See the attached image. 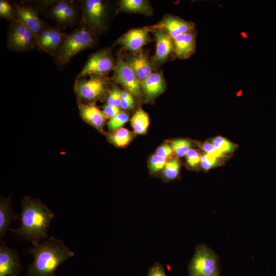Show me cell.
I'll return each mask as SVG.
<instances>
[{
    "label": "cell",
    "mask_w": 276,
    "mask_h": 276,
    "mask_svg": "<svg viewBox=\"0 0 276 276\" xmlns=\"http://www.w3.org/2000/svg\"><path fill=\"white\" fill-rule=\"evenodd\" d=\"M19 215L20 225L16 229L9 228L24 239L38 244L48 237V229L55 215L40 200L26 196L22 199Z\"/></svg>",
    "instance_id": "cell-1"
},
{
    "label": "cell",
    "mask_w": 276,
    "mask_h": 276,
    "mask_svg": "<svg viewBox=\"0 0 276 276\" xmlns=\"http://www.w3.org/2000/svg\"><path fill=\"white\" fill-rule=\"evenodd\" d=\"M33 261L28 267L27 276H54L58 267L75 253L59 239L53 236L28 249Z\"/></svg>",
    "instance_id": "cell-2"
},
{
    "label": "cell",
    "mask_w": 276,
    "mask_h": 276,
    "mask_svg": "<svg viewBox=\"0 0 276 276\" xmlns=\"http://www.w3.org/2000/svg\"><path fill=\"white\" fill-rule=\"evenodd\" d=\"M190 276H218L217 255L203 244L198 245L188 266Z\"/></svg>",
    "instance_id": "cell-3"
},
{
    "label": "cell",
    "mask_w": 276,
    "mask_h": 276,
    "mask_svg": "<svg viewBox=\"0 0 276 276\" xmlns=\"http://www.w3.org/2000/svg\"><path fill=\"white\" fill-rule=\"evenodd\" d=\"M94 41L91 33L82 28L65 36L57 51V57L62 63L68 62L81 51L91 46Z\"/></svg>",
    "instance_id": "cell-4"
},
{
    "label": "cell",
    "mask_w": 276,
    "mask_h": 276,
    "mask_svg": "<svg viewBox=\"0 0 276 276\" xmlns=\"http://www.w3.org/2000/svg\"><path fill=\"white\" fill-rule=\"evenodd\" d=\"M74 89L79 98L92 102L100 99L105 94L107 83L104 78L98 75H90L88 79H77Z\"/></svg>",
    "instance_id": "cell-5"
},
{
    "label": "cell",
    "mask_w": 276,
    "mask_h": 276,
    "mask_svg": "<svg viewBox=\"0 0 276 276\" xmlns=\"http://www.w3.org/2000/svg\"><path fill=\"white\" fill-rule=\"evenodd\" d=\"M114 67L112 57L107 50H103L91 55L78 77L102 75L108 73Z\"/></svg>",
    "instance_id": "cell-6"
},
{
    "label": "cell",
    "mask_w": 276,
    "mask_h": 276,
    "mask_svg": "<svg viewBox=\"0 0 276 276\" xmlns=\"http://www.w3.org/2000/svg\"><path fill=\"white\" fill-rule=\"evenodd\" d=\"M114 79L136 97L141 94V82L127 62L121 57L118 58Z\"/></svg>",
    "instance_id": "cell-7"
},
{
    "label": "cell",
    "mask_w": 276,
    "mask_h": 276,
    "mask_svg": "<svg viewBox=\"0 0 276 276\" xmlns=\"http://www.w3.org/2000/svg\"><path fill=\"white\" fill-rule=\"evenodd\" d=\"M21 266L18 252L1 241L0 276H18Z\"/></svg>",
    "instance_id": "cell-8"
},
{
    "label": "cell",
    "mask_w": 276,
    "mask_h": 276,
    "mask_svg": "<svg viewBox=\"0 0 276 276\" xmlns=\"http://www.w3.org/2000/svg\"><path fill=\"white\" fill-rule=\"evenodd\" d=\"M34 35L33 33L18 20L14 22L9 34L8 43L16 51H24L32 44Z\"/></svg>",
    "instance_id": "cell-9"
},
{
    "label": "cell",
    "mask_w": 276,
    "mask_h": 276,
    "mask_svg": "<svg viewBox=\"0 0 276 276\" xmlns=\"http://www.w3.org/2000/svg\"><path fill=\"white\" fill-rule=\"evenodd\" d=\"M153 27L166 32L174 39L180 35L192 32L194 25L178 17H168Z\"/></svg>",
    "instance_id": "cell-10"
},
{
    "label": "cell",
    "mask_w": 276,
    "mask_h": 276,
    "mask_svg": "<svg viewBox=\"0 0 276 276\" xmlns=\"http://www.w3.org/2000/svg\"><path fill=\"white\" fill-rule=\"evenodd\" d=\"M85 21L94 28L102 27L105 15V6L101 0H86L83 5Z\"/></svg>",
    "instance_id": "cell-11"
},
{
    "label": "cell",
    "mask_w": 276,
    "mask_h": 276,
    "mask_svg": "<svg viewBox=\"0 0 276 276\" xmlns=\"http://www.w3.org/2000/svg\"><path fill=\"white\" fill-rule=\"evenodd\" d=\"M65 36L55 28H47L42 30L38 35L37 44L44 51L52 53L58 51Z\"/></svg>",
    "instance_id": "cell-12"
},
{
    "label": "cell",
    "mask_w": 276,
    "mask_h": 276,
    "mask_svg": "<svg viewBox=\"0 0 276 276\" xmlns=\"http://www.w3.org/2000/svg\"><path fill=\"white\" fill-rule=\"evenodd\" d=\"M149 40L148 30L139 28L131 30L120 39V43L131 52H137Z\"/></svg>",
    "instance_id": "cell-13"
},
{
    "label": "cell",
    "mask_w": 276,
    "mask_h": 276,
    "mask_svg": "<svg viewBox=\"0 0 276 276\" xmlns=\"http://www.w3.org/2000/svg\"><path fill=\"white\" fill-rule=\"evenodd\" d=\"M15 14L18 20L22 22L35 35L42 31V22L34 9L28 6H18Z\"/></svg>",
    "instance_id": "cell-14"
},
{
    "label": "cell",
    "mask_w": 276,
    "mask_h": 276,
    "mask_svg": "<svg viewBox=\"0 0 276 276\" xmlns=\"http://www.w3.org/2000/svg\"><path fill=\"white\" fill-rule=\"evenodd\" d=\"M174 45L175 54L179 59H187L195 52L196 39L192 32L180 35L173 39Z\"/></svg>",
    "instance_id": "cell-15"
},
{
    "label": "cell",
    "mask_w": 276,
    "mask_h": 276,
    "mask_svg": "<svg viewBox=\"0 0 276 276\" xmlns=\"http://www.w3.org/2000/svg\"><path fill=\"white\" fill-rule=\"evenodd\" d=\"M80 114L83 120L97 129L104 125L107 117L103 111L92 104L79 103Z\"/></svg>",
    "instance_id": "cell-16"
},
{
    "label": "cell",
    "mask_w": 276,
    "mask_h": 276,
    "mask_svg": "<svg viewBox=\"0 0 276 276\" xmlns=\"http://www.w3.org/2000/svg\"><path fill=\"white\" fill-rule=\"evenodd\" d=\"M156 31L154 58L157 62L162 63L167 59L172 51H174V41L173 38L166 32L159 29H157Z\"/></svg>",
    "instance_id": "cell-17"
},
{
    "label": "cell",
    "mask_w": 276,
    "mask_h": 276,
    "mask_svg": "<svg viewBox=\"0 0 276 276\" xmlns=\"http://www.w3.org/2000/svg\"><path fill=\"white\" fill-rule=\"evenodd\" d=\"M141 86L146 98L151 100L164 91L165 83L163 76L160 73H152L141 82Z\"/></svg>",
    "instance_id": "cell-18"
},
{
    "label": "cell",
    "mask_w": 276,
    "mask_h": 276,
    "mask_svg": "<svg viewBox=\"0 0 276 276\" xmlns=\"http://www.w3.org/2000/svg\"><path fill=\"white\" fill-rule=\"evenodd\" d=\"M11 196L5 199L1 197L0 200V238L5 236L11 221L19 219V215L14 213L10 203Z\"/></svg>",
    "instance_id": "cell-19"
},
{
    "label": "cell",
    "mask_w": 276,
    "mask_h": 276,
    "mask_svg": "<svg viewBox=\"0 0 276 276\" xmlns=\"http://www.w3.org/2000/svg\"><path fill=\"white\" fill-rule=\"evenodd\" d=\"M127 63L140 81H143L152 73L150 63L141 54L131 57Z\"/></svg>",
    "instance_id": "cell-20"
},
{
    "label": "cell",
    "mask_w": 276,
    "mask_h": 276,
    "mask_svg": "<svg viewBox=\"0 0 276 276\" xmlns=\"http://www.w3.org/2000/svg\"><path fill=\"white\" fill-rule=\"evenodd\" d=\"M149 118L148 114L142 108H139L131 119V126L134 132L137 134L146 133L149 126Z\"/></svg>",
    "instance_id": "cell-21"
},
{
    "label": "cell",
    "mask_w": 276,
    "mask_h": 276,
    "mask_svg": "<svg viewBox=\"0 0 276 276\" xmlns=\"http://www.w3.org/2000/svg\"><path fill=\"white\" fill-rule=\"evenodd\" d=\"M108 139L113 144L122 147L128 145L133 138L132 133L125 128H121L110 134Z\"/></svg>",
    "instance_id": "cell-22"
},
{
    "label": "cell",
    "mask_w": 276,
    "mask_h": 276,
    "mask_svg": "<svg viewBox=\"0 0 276 276\" xmlns=\"http://www.w3.org/2000/svg\"><path fill=\"white\" fill-rule=\"evenodd\" d=\"M121 7L132 12L147 13L150 11L148 3L143 0H123L121 2Z\"/></svg>",
    "instance_id": "cell-23"
},
{
    "label": "cell",
    "mask_w": 276,
    "mask_h": 276,
    "mask_svg": "<svg viewBox=\"0 0 276 276\" xmlns=\"http://www.w3.org/2000/svg\"><path fill=\"white\" fill-rule=\"evenodd\" d=\"M180 169L179 161L173 158L167 161L164 169L163 175L167 180H173L178 175Z\"/></svg>",
    "instance_id": "cell-24"
},
{
    "label": "cell",
    "mask_w": 276,
    "mask_h": 276,
    "mask_svg": "<svg viewBox=\"0 0 276 276\" xmlns=\"http://www.w3.org/2000/svg\"><path fill=\"white\" fill-rule=\"evenodd\" d=\"M213 145L222 153H231L235 150L237 145L225 137L217 136L212 140Z\"/></svg>",
    "instance_id": "cell-25"
},
{
    "label": "cell",
    "mask_w": 276,
    "mask_h": 276,
    "mask_svg": "<svg viewBox=\"0 0 276 276\" xmlns=\"http://www.w3.org/2000/svg\"><path fill=\"white\" fill-rule=\"evenodd\" d=\"M129 120L128 115L124 112L119 113L110 118L107 123V126L109 131H113L125 124Z\"/></svg>",
    "instance_id": "cell-26"
},
{
    "label": "cell",
    "mask_w": 276,
    "mask_h": 276,
    "mask_svg": "<svg viewBox=\"0 0 276 276\" xmlns=\"http://www.w3.org/2000/svg\"><path fill=\"white\" fill-rule=\"evenodd\" d=\"M191 143L187 140L179 139L172 142L171 147L178 157H181L190 150Z\"/></svg>",
    "instance_id": "cell-27"
},
{
    "label": "cell",
    "mask_w": 276,
    "mask_h": 276,
    "mask_svg": "<svg viewBox=\"0 0 276 276\" xmlns=\"http://www.w3.org/2000/svg\"><path fill=\"white\" fill-rule=\"evenodd\" d=\"M167 159L162 158L156 154L153 155L149 161V168L152 173H157L164 170Z\"/></svg>",
    "instance_id": "cell-28"
},
{
    "label": "cell",
    "mask_w": 276,
    "mask_h": 276,
    "mask_svg": "<svg viewBox=\"0 0 276 276\" xmlns=\"http://www.w3.org/2000/svg\"><path fill=\"white\" fill-rule=\"evenodd\" d=\"M219 163V161L215 156L209 153H204L200 158L201 166L204 170H209L213 167L218 165Z\"/></svg>",
    "instance_id": "cell-29"
},
{
    "label": "cell",
    "mask_w": 276,
    "mask_h": 276,
    "mask_svg": "<svg viewBox=\"0 0 276 276\" xmlns=\"http://www.w3.org/2000/svg\"><path fill=\"white\" fill-rule=\"evenodd\" d=\"M122 91L117 87H114L109 94L107 99V104L119 107L120 106Z\"/></svg>",
    "instance_id": "cell-30"
},
{
    "label": "cell",
    "mask_w": 276,
    "mask_h": 276,
    "mask_svg": "<svg viewBox=\"0 0 276 276\" xmlns=\"http://www.w3.org/2000/svg\"><path fill=\"white\" fill-rule=\"evenodd\" d=\"M134 106L132 95L127 90L122 91L120 107L123 109H131Z\"/></svg>",
    "instance_id": "cell-31"
},
{
    "label": "cell",
    "mask_w": 276,
    "mask_h": 276,
    "mask_svg": "<svg viewBox=\"0 0 276 276\" xmlns=\"http://www.w3.org/2000/svg\"><path fill=\"white\" fill-rule=\"evenodd\" d=\"M186 156L187 163L192 167H197L200 162L201 156L199 153L194 149H190Z\"/></svg>",
    "instance_id": "cell-32"
},
{
    "label": "cell",
    "mask_w": 276,
    "mask_h": 276,
    "mask_svg": "<svg viewBox=\"0 0 276 276\" xmlns=\"http://www.w3.org/2000/svg\"><path fill=\"white\" fill-rule=\"evenodd\" d=\"M75 14V9L71 3H69L65 9L57 19L61 22H67L74 18Z\"/></svg>",
    "instance_id": "cell-33"
},
{
    "label": "cell",
    "mask_w": 276,
    "mask_h": 276,
    "mask_svg": "<svg viewBox=\"0 0 276 276\" xmlns=\"http://www.w3.org/2000/svg\"><path fill=\"white\" fill-rule=\"evenodd\" d=\"M201 148L206 153L211 154L216 158H221L225 157V155L211 143L205 142L201 145Z\"/></svg>",
    "instance_id": "cell-34"
},
{
    "label": "cell",
    "mask_w": 276,
    "mask_h": 276,
    "mask_svg": "<svg viewBox=\"0 0 276 276\" xmlns=\"http://www.w3.org/2000/svg\"><path fill=\"white\" fill-rule=\"evenodd\" d=\"M13 9L10 4L6 1H0V15L1 17L9 18L12 17Z\"/></svg>",
    "instance_id": "cell-35"
},
{
    "label": "cell",
    "mask_w": 276,
    "mask_h": 276,
    "mask_svg": "<svg viewBox=\"0 0 276 276\" xmlns=\"http://www.w3.org/2000/svg\"><path fill=\"white\" fill-rule=\"evenodd\" d=\"M173 150L171 146L164 145L157 148L155 154L162 158L167 159L173 154Z\"/></svg>",
    "instance_id": "cell-36"
},
{
    "label": "cell",
    "mask_w": 276,
    "mask_h": 276,
    "mask_svg": "<svg viewBox=\"0 0 276 276\" xmlns=\"http://www.w3.org/2000/svg\"><path fill=\"white\" fill-rule=\"evenodd\" d=\"M147 276H167L162 264L157 262L150 267Z\"/></svg>",
    "instance_id": "cell-37"
},
{
    "label": "cell",
    "mask_w": 276,
    "mask_h": 276,
    "mask_svg": "<svg viewBox=\"0 0 276 276\" xmlns=\"http://www.w3.org/2000/svg\"><path fill=\"white\" fill-rule=\"evenodd\" d=\"M69 2L62 1L57 3L52 9V14L57 19L69 4Z\"/></svg>",
    "instance_id": "cell-38"
},
{
    "label": "cell",
    "mask_w": 276,
    "mask_h": 276,
    "mask_svg": "<svg viewBox=\"0 0 276 276\" xmlns=\"http://www.w3.org/2000/svg\"><path fill=\"white\" fill-rule=\"evenodd\" d=\"M103 112L107 118L110 119L121 111L119 107L106 104L103 107Z\"/></svg>",
    "instance_id": "cell-39"
}]
</instances>
